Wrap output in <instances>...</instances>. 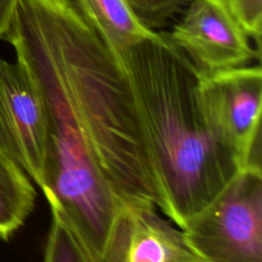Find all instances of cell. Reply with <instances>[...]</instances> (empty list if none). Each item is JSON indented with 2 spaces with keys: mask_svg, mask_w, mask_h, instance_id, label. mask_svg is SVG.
Instances as JSON below:
<instances>
[{
  "mask_svg": "<svg viewBox=\"0 0 262 262\" xmlns=\"http://www.w3.org/2000/svg\"><path fill=\"white\" fill-rule=\"evenodd\" d=\"M132 86L159 191V209L179 229L241 169L211 120L202 74L166 32L118 55Z\"/></svg>",
  "mask_w": 262,
  "mask_h": 262,
  "instance_id": "1",
  "label": "cell"
},
{
  "mask_svg": "<svg viewBox=\"0 0 262 262\" xmlns=\"http://www.w3.org/2000/svg\"><path fill=\"white\" fill-rule=\"evenodd\" d=\"M56 67L72 115L122 205L159 206L132 86L117 54L71 0H18Z\"/></svg>",
  "mask_w": 262,
  "mask_h": 262,
  "instance_id": "2",
  "label": "cell"
},
{
  "mask_svg": "<svg viewBox=\"0 0 262 262\" xmlns=\"http://www.w3.org/2000/svg\"><path fill=\"white\" fill-rule=\"evenodd\" d=\"M3 40L12 45L42 96L49 123V147L41 192L90 262H100L118 211L123 206L72 115L56 67L42 40L15 7Z\"/></svg>",
  "mask_w": 262,
  "mask_h": 262,
  "instance_id": "3",
  "label": "cell"
},
{
  "mask_svg": "<svg viewBox=\"0 0 262 262\" xmlns=\"http://www.w3.org/2000/svg\"><path fill=\"white\" fill-rule=\"evenodd\" d=\"M181 230L206 262H262V168L239 169Z\"/></svg>",
  "mask_w": 262,
  "mask_h": 262,
  "instance_id": "4",
  "label": "cell"
},
{
  "mask_svg": "<svg viewBox=\"0 0 262 262\" xmlns=\"http://www.w3.org/2000/svg\"><path fill=\"white\" fill-rule=\"evenodd\" d=\"M0 143L42 188L49 147V123L42 96L17 61L0 56Z\"/></svg>",
  "mask_w": 262,
  "mask_h": 262,
  "instance_id": "5",
  "label": "cell"
},
{
  "mask_svg": "<svg viewBox=\"0 0 262 262\" xmlns=\"http://www.w3.org/2000/svg\"><path fill=\"white\" fill-rule=\"evenodd\" d=\"M201 92L211 120L237 155L241 169L261 168V67L202 76Z\"/></svg>",
  "mask_w": 262,
  "mask_h": 262,
  "instance_id": "6",
  "label": "cell"
},
{
  "mask_svg": "<svg viewBox=\"0 0 262 262\" xmlns=\"http://www.w3.org/2000/svg\"><path fill=\"white\" fill-rule=\"evenodd\" d=\"M184 9L166 35L202 76L245 67L260 56L224 0H191Z\"/></svg>",
  "mask_w": 262,
  "mask_h": 262,
  "instance_id": "7",
  "label": "cell"
},
{
  "mask_svg": "<svg viewBox=\"0 0 262 262\" xmlns=\"http://www.w3.org/2000/svg\"><path fill=\"white\" fill-rule=\"evenodd\" d=\"M100 262H206L183 232L156 212L155 206L119 209Z\"/></svg>",
  "mask_w": 262,
  "mask_h": 262,
  "instance_id": "8",
  "label": "cell"
},
{
  "mask_svg": "<svg viewBox=\"0 0 262 262\" xmlns=\"http://www.w3.org/2000/svg\"><path fill=\"white\" fill-rule=\"evenodd\" d=\"M71 2L117 55L155 32L137 19L125 0Z\"/></svg>",
  "mask_w": 262,
  "mask_h": 262,
  "instance_id": "9",
  "label": "cell"
},
{
  "mask_svg": "<svg viewBox=\"0 0 262 262\" xmlns=\"http://www.w3.org/2000/svg\"><path fill=\"white\" fill-rule=\"evenodd\" d=\"M35 200L32 181L0 143V239L8 242L25 225Z\"/></svg>",
  "mask_w": 262,
  "mask_h": 262,
  "instance_id": "10",
  "label": "cell"
},
{
  "mask_svg": "<svg viewBox=\"0 0 262 262\" xmlns=\"http://www.w3.org/2000/svg\"><path fill=\"white\" fill-rule=\"evenodd\" d=\"M43 262H90L73 235L54 215H51L50 230L43 251Z\"/></svg>",
  "mask_w": 262,
  "mask_h": 262,
  "instance_id": "11",
  "label": "cell"
},
{
  "mask_svg": "<svg viewBox=\"0 0 262 262\" xmlns=\"http://www.w3.org/2000/svg\"><path fill=\"white\" fill-rule=\"evenodd\" d=\"M191 0H125L137 19L148 30L166 25L176 14L184 10Z\"/></svg>",
  "mask_w": 262,
  "mask_h": 262,
  "instance_id": "12",
  "label": "cell"
},
{
  "mask_svg": "<svg viewBox=\"0 0 262 262\" xmlns=\"http://www.w3.org/2000/svg\"><path fill=\"white\" fill-rule=\"evenodd\" d=\"M241 27L260 46L262 31V0H224Z\"/></svg>",
  "mask_w": 262,
  "mask_h": 262,
  "instance_id": "13",
  "label": "cell"
},
{
  "mask_svg": "<svg viewBox=\"0 0 262 262\" xmlns=\"http://www.w3.org/2000/svg\"><path fill=\"white\" fill-rule=\"evenodd\" d=\"M18 0H0V38L12 23Z\"/></svg>",
  "mask_w": 262,
  "mask_h": 262,
  "instance_id": "14",
  "label": "cell"
}]
</instances>
